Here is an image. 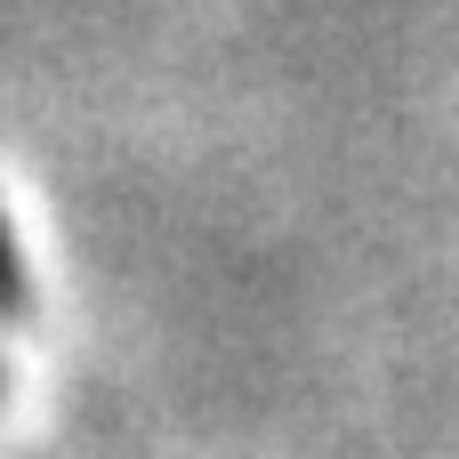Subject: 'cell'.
Listing matches in <instances>:
<instances>
[{
  "label": "cell",
  "instance_id": "6da1fadb",
  "mask_svg": "<svg viewBox=\"0 0 459 459\" xmlns=\"http://www.w3.org/2000/svg\"><path fill=\"white\" fill-rule=\"evenodd\" d=\"M24 299H32V282H24L16 250H8V226H0V315H24Z\"/></svg>",
  "mask_w": 459,
  "mask_h": 459
}]
</instances>
